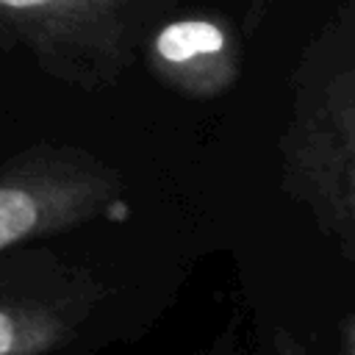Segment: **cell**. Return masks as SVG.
<instances>
[{"label":"cell","instance_id":"obj_1","mask_svg":"<svg viewBox=\"0 0 355 355\" xmlns=\"http://www.w3.org/2000/svg\"><path fill=\"white\" fill-rule=\"evenodd\" d=\"M277 183L355 269V0H341L294 61Z\"/></svg>","mask_w":355,"mask_h":355},{"label":"cell","instance_id":"obj_2","mask_svg":"<svg viewBox=\"0 0 355 355\" xmlns=\"http://www.w3.org/2000/svg\"><path fill=\"white\" fill-rule=\"evenodd\" d=\"M175 8L178 0H0V44L94 92L133 67L150 28Z\"/></svg>","mask_w":355,"mask_h":355},{"label":"cell","instance_id":"obj_3","mask_svg":"<svg viewBox=\"0 0 355 355\" xmlns=\"http://www.w3.org/2000/svg\"><path fill=\"white\" fill-rule=\"evenodd\" d=\"M122 197L125 178L94 153L28 147L0 166V252L108 216Z\"/></svg>","mask_w":355,"mask_h":355},{"label":"cell","instance_id":"obj_4","mask_svg":"<svg viewBox=\"0 0 355 355\" xmlns=\"http://www.w3.org/2000/svg\"><path fill=\"white\" fill-rule=\"evenodd\" d=\"M147 72L186 100L227 94L244 69V31L222 11H169L144 36Z\"/></svg>","mask_w":355,"mask_h":355},{"label":"cell","instance_id":"obj_5","mask_svg":"<svg viewBox=\"0 0 355 355\" xmlns=\"http://www.w3.org/2000/svg\"><path fill=\"white\" fill-rule=\"evenodd\" d=\"M92 291L0 294V355H50L61 349L89 316Z\"/></svg>","mask_w":355,"mask_h":355},{"label":"cell","instance_id":"obj_6","mask_svg":"<svg viewBox=\"0 0 355 355\" xmlns=\"http://www.w3.org/2000/svg\"><path fill=\"white\" fill-rule=\"evenodd\" d=\"M272 355H311V352L291 330H286L283 324H275L272 327Z\"/></svg>","mask_w":355,"mask_h":355},{"label":"cell","instance_id":"obj_7","mask_svg":"<svg viewBox=\"0 0 355 355\" xmlns=\"http://www.w3.org/2000/svg\"><path fill=\"white\" fill-rule=\"evenodd\" d=\"M272 8V0H247V14H244V33H255V28L266 19Z\"/></svg>","mask_w":355,"mask_h":355},{"label":"cell","instance_id":"obj_8","mask_svg":"<svg viewBox=\"0 0 355 355\" xmlns=\"http://www.w3.org/2000/svg\"><path fill=\"white\" fill-rule=\"evenodd\" d=\"M338 355H355V313L344 316L338 324Z\"/></svg>","mask_w":355,"mask_h":355}]
</instances>
